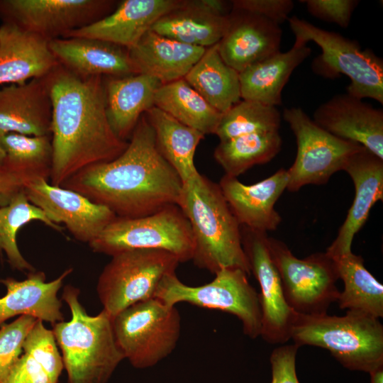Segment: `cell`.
<instances>
[{"mask_svg": "<svg viewBox=\"0 0 383 383\" xmlns=\"http://www.w3.org/2000/svg\"><path fill=\"white\" fill-rule=\"evenodd\" d=\"M61 187L107 207L116 217L137 218L177 204L183 183L159 152L143 114L118 157L84 168Z\"/></svg>", "mask_w": 383, "mask_h": 383, "instance_id": "cell-1", "label": "cell"}, {"mask_svg": "<svg viewBox=\"0 0 383 383\" xmlns=\"http://www.w3.org/2000/svg\"><path fill=\"white\" fill-rule=\"evenodd\" d=\"M52 99L50 184L61 187L84 168L118 157L128 141L106 115L104 77H81L60 63L48 75Z\"/></svg>", "mask_w": 383, "mask_h": 383, "instance_id": "cell-2", "label": "cell"}, {"mask_svg": "<svg viewBox=\"0 0 383 383\" xmlns=\"http://www.w3.org/2000/svg\"><path fill=\"white\" fill-rule=\"evenodd\" d=\"M187 217L194 237V265L216 274L239 268L250 275L240 225L218 184L199 173L183 184L177 204Z\"/></svg>", "mask_w": 383, "mask_h": 383, "instance_id": "cell-3", "label": "cell"}, {"mask_svg": "<svg viewBox=\"0 0 383 383\" xmlns=\"http://www.w3.org/2000/svg\"><path fill=\"white\" fill-rule=\"evenodd\" d=\"M80 291L68 284L62 299L68 305L71 319L52 326L62 353L68 383H106L123 360L113 328V318L104 309L89 315L79 301Z\"/></svg>", "mask_w": 383, "mask_h": 383, "instance_id": "cell-4", "label": "cell"}, {"mask_svg": "<svg viewBox=\"0 0 383 383\" xmlns=\"http://www.w3.org/2000/svg\"><path fill=\"white\" fill-rule=\"evenodd\" d=\"M291 339L299 347L328 350L344 367L370 372L383 365V326L379 318L348 310L345 315L296 314Z\"/></svg>", "mask_w": 383, "mask_h": 383, "instance_id": "cell-5", "label": "cell"}, {"mask_svg": "<svg viewBox=\"0 0 383 383\" xmlns=\"http://www.w3.org/2000/svg\"><path fill=\"white\" fill-rule=\"evenodd\" d=\"M295 40L313 41L321 49L311 69L316 74L335 79L341 74L350 80L347 93L359 99L370 98L383 104V61L370 49L343 35L320 28L293 16L288 19Z\"/></svg>", "mask_w": 383, "mask_h": 383, "instance_id": "cell-6", "label": "cell"}, {"mask_svg": "<svg viewBox=\"0 0 383 383\" xmlns=\"http://www.w3.org/2000/svg\"><path fill=\"white\" fill-rule=\"evenodd\" d=\"M89 245L94 252L110 256L133 250H162L180 262L192 260L194 250L190 224L177 204L142 217H116Z\"/></svg>", "mask_w": 383, "mask_h": 383, "instance_id": "cell-7", "label": "cell"}, {"mask_svg": "<svg viewBox=\"0 0 383 383\" xmlns=\"http://www.w3.org/2000/svg\"><path fill=\"white\" fill-rule=\"evenodd\" d=\"M204 285L183 283L175 272L165 275L155 294L168 306L180 302L220 310L235 316L242 323L243 333L255 339L260 335L262 311L260 295L250 284L245 272L239 268H223Z\"/></svg>", "mask_w": 383, "mask_h": 383, "instance_id": "cell-8", "label": "cell"}, {"mask_svg": "<svg viewBox=\"0 0 383 383\" xmlns=\"http://www.w3.org/2000/svg\"><path fill=\"white\" fill-rule=\"evenodd\" d=\"M115 338L124 358L135 368L152 367L174 350L181 317L176 306L157 298L133 304L113 318Z\"/></svg>", "mask_w": 383, "mask_h": 383, "instance_id": "cell-9", "label": "cell"}, {"mask_svg": "<svg viewBox=\"0 0 383 383\" xmlns=\"http://www.w3.org/2000/svg\"><path fill=\"white\" fill-rule=\"evenodd\" d=\"M100 274L96 292L104 310L112 318L136 303L154 298L162 278L180 263L172 253L139 249L111 256Z\"/></svg>", "mask_w": 383, "mask_h": 383, "instance_id": "cell-10", "label": "cell"}, {"mask_svg": "<svg viewBox=\"0 0 383 383\" xmlns=\"http://www.w3.org/2000/svg\"><path fill=\"white\" fill-rule=\"evenodd\" d=\"M268 244L289 306L298 314L327 313L340 294L336 286L339 278L331 257L316 252L299 259L278 239L268 237Z\"/></svg>", "mask_w": 383, "mask_h": 383, "instance_id": "cell-11", "label": "cell"}, {"mask_svg": "<svg viewBox=\"0 0 383 383\" xmlns=\"http://www.w3.org/2000/svg\"><path fill=\"white\" fill-rule=\"evenodd\" d=\"M283 118L296 140L297 152L287 170V189L297 192L308 184H323L343 170L349 157L363 146L339 138L318 126L301 108H287Z\"/></svg>", "mask_w": 383, "mask_h": 383, "instance_id": "cell-12", "label": "cell"}, {"mask_svg": "<svg viewBox=\"0 0 383 383\" xmlns=\"http://www.w3.org/2000/svg\"><path fill=\"white\" fill-rule=\"evenodd\" d=\"M117 5L112 0H0V19L50 41L101 20Z\"/></svg>", "mask_w": 383, "mask_h": 383, "instance_id": "cell-13", "label": "cell"}, {"mask_svg": "<svg viewBox=\"0 0 383 383\" xmlns=\"http://www.w3.org/2000/svg\"><path fill=\"white\" fill-rule=\"evenodd\" d=\"M243 227V249L251 273L261 291L259 294L262 311L260 336L271 344L285 343L291 339L297 313L285 300L280 277L270 255L267 233Z\"/></svg>", "mask_w": 383, "mask_h": 383, "instance_id": "cell-14", "label": "cell"}, {"mask_svg": "<svg viewBox=\"0 0 383 383\" xmlns=\"http://www.w3.org/2000/svg\"><path fill=\"white\" fill-rule=\"evenodd\" d=\"M23 191L29 201L42 209L55 223H65L77 240L89 244L116 216L74 191L53 186L44 179L27 183Z\"/></svg>", "mask_w": 383, "mask_h": 383, "instance_id": "cell-15", "label": "cell"}, {"mask_svg": "<svg viewBox=\"0 0 383 383\" xmlns=\"http://www.w3.org/2000/svg\"><path fill=\"white\" fill-rule=\"evenodd\" d=\"M313 121L331 134L365 147L383 159V111L348 93L321 104Z\"/></svg>", "mask_w": 383, "mask_h": 383, "instance_id": "cell-16", "label": "cell"}, {"mask_svg": "<svg viewBox=\"0 0 383 383\" xmlns=\"http://www.w3.org/2000/svg\"><path fill=\"white\" fill-rule=\"evenodd\" d=\"M279 24L254 13L232 8L226 33L218 43L223 60L238 73L280 51Z\"/></svg>", "mask_w": 383, "mask_h": 383, "instance_id": "cell-17", "label": "cell"}, {"mask_svg": "<svg viewBox=\"0 0 383 383\" xmlns=\"http://www.w3.org/2000/svg\"><path fill=\"white\" fill-rule=\"evenodd\" d=\"M287 184V170L284 168L253 184H245L226 174L218 183L240 225L263 233L276 230L281 223L274 205Z\"/></svg>", "mask_w": 383, "mask_h": 383, "instance_id": "cell-18", "label": "cell"}, {"mask_svg": "<svg viewBox=\"0 0 383 383\" xmlns=\"http://www.w3.org/2000/svg\"><path fill=\"white\" fill-rule=\"evenodd\" d=\"M182 3V0H124L104 18L63 38L96 39L130 50L158 19Z\"/></svg>", "mask_w": 383, "mask_h": 383, "instance_id": "cell-19", "label": "cell"}, {"mask_svg": "<svg viewBox=\"0 0 383 383\" xmlns=\"http://www.w3.org/2000/svg\"><path fill=\"white\" fill-rule=\"evenodd\" d=\"M343 170L353 182L355 197L337 237L326 250L330 256L352 252L355 234L365 225L372 207L383 200V159L362 147L349 157Z\"/></svg>", "mask_w": 383, "mask_h": 383, "instance_id": "cell-20", "label": "cell"}, {"mask_svg": "<svg viewBox=\"0 0 383 383\" xmlns=\"http://www.w3.org/2000/svg\"><path fill=\"white\" fill-rule=\"evenodd\" d=\"M48 75L0 88V135L11 133L51 135L52 99Z\"/></svg>", "mask_w": 383, "mask_h": 383, "instance_id": "cell-21", "label": "cell"}, {"mask_svg": "<svg viewBox=\"0 0 383 383\" xmlns=\"http://www.w3.org/2000/svg\"><path fill=\"white\" fill-rule=\"evenodd\" d=\"M228 3L182 0L180 6L158 19L151 30L184 44L209 48L218 43L229 24Z\"/></svg>", "mask_w": 383, "mask_h": 383, "instance_id": "cell-22", "label": "cell"}, {"mask_svg": "<svg viewBox=\"0 0 383 383\" xmlns=\"http://www.w3.org/2000/svg\"><path fill=\"white\" fill-rule=\"evenodd\" d=\"M58 63L46 39L14 23L0 26V87L47 76Z\"/></svg>", "mask_w": 383, "mask_h": 383, "instance_id": "cell-23", "label": "cell"}, {"mask_svg": "<svg viewBox=\"0 0 383 383\" xmlns=\"http://www.w3.org/2000/svg\"><path fill=\"white\" fill-rule=\"evenodd\" d=\"M57 62L81 77H125L138 74L128 50L96 39L60 38L49 41Z\"/></svg>", "mask_w": 383, "mask_h": 383, "instance_id": "cell-24", "label": "cell"}, {"mask_svg": "<svg viewBox=\"0 0 383 383\" xmlns=\"http://www.w3.org/2000/svg\"><path fill=\"white\" fill-rule=\"evenodd\" d=\"M72 270L70 267L48 282L45 273L36 270L28 272L22 281L11 277L0 279V284L6 288V294L0 298V327L16 316H30L52 325L64 321L62 304L57 293Z\"/></svg>", "mask_w": 383, "mask_h": 383, "instance_id": "cell-25", "label": "cell"}, {"mask_svg": "<svg viewBox=\"0 0 383 383\" xmlns=\"http://www.w3.org/2000/svg\"><path fill=\"white\" fill-rule=\"evenodd\" d=\"M104 80L109 124L119 138L128 141L142 115L155 106L162 84L145 74L104 77Z\"/></svg>", "mask_w": 383, "mask_h": 383, "instance_id": "cell-26", "label": "cell"}, {"mask_svg": "<svg viewBox=\"0 0 383 383\" xmlns=\"http://www.w3.org/2000/svg\"><path fill=\"white\" fill-rule=\"evenodd\" d=\"M205 50L150 30L128 52L138 74L150 75L165 84L184 78Z\"/></svg>", "mask_w": 383, "mask_h": 383, "instance_id": "cell-27", "label": "cell"}, {"mask_svg": "<svg viewBox=\"0 0 383 383\" xmlns=\"http://www.w3.org/2000/svg\"><path fill=\"white\" fill-rule=\"evenodd\" d=\"M306 45L295 40L289 50L279 51L239 72L241 99L280 106L283 88L292 73L311 53Z\"/></svg>", "mask_w": 383, "mask_h": 383, "instance_id": "cell-28", "label": "cell"}, {"mask_svg": "<svg viewBox=\"0 0 383 383\" xmlns=\"http://www.w3.org/2000/svg\"><path fill=\"white\" fill-rule=\"evenodd\" d=\"M63 368L52 331L38 319L5 383H57Z\"/></svg>", "mask_w": 383, "mask_h": 383, "instance_id": "cell-29", "label": "cell"}, {"mask_svg": "<svg viewBox=\"0 0 383 383\" xmlns=\"http://www.w3.org/2000/svg\"><path fill=\"white\" fill-rule=\"evenodd\" d=\"M144 114L154 130L159 152L177 172L182 183L197 175L199 172L194 165V155L204 135L155 106Z\"/></svg>", "mask_w": 383, "mask_h": 383, "instance_id": "cell-30", "label": "cell"}, {"mask_svg": "<svg viewBox=\"0 0 383 383\" xmlns=\"http://www.w3.org/2000/svg\"><path fill=\"white\" fill-rule=\"evenodd\" d=\"M184 79L221 113L241 99L239 73L223 60L218 43L206 48Z\"/></svg>", "mask_w": 383, "mask_h": 383, "instance_id": "cell-31", "label": "cell"}, {"mask_svg": "<svg viewBox=\"0 0 383 383\" xmlns=\"http://www.w3.org/2000/svg\"><path fill=\"white\" fill-rule=\"evenodd\" d=\"M331 257L344 284L339 307L382 318L383 285L366 269L363 258L353 252Z\"/></svg>", "mask_w": 383, "mask_h": 383, "instance_id": "cell-32", "label": "cell"}, {"mask_svg": "<svg viewBox=\"0 0 383 383\" xmlns=\"http://www.w3.org/2000/svg\"><path fill=\"white\" fill-rule=\"evenodd\" d=\"M155 106L204 135L214 134L222 114L184 78L162 84L155 93Z\"/></svg>", "mask_w": 383, "mask_h": 383, "instance_id": "cell-33", "label": "cell"}, {"mask_svg": "<svg viewBox=\"0 0 383 383\" xmlns=\"http://www.w3.org/2000/svg\"><path fill=\"white\" fill-rule=\"evenodd\" d=\"M6 156L1 167L21 177L26 184L37 179L49 180L52 165L51 135L18 133L0 135Z\"/></svg>", "mask_w": 383, "mask_h": 383, "instance_id": "cell-34", "label": "cell"}, {"mask_svg": "<svg viewBox=\"0 0 383 383\" xmlns=\"http://www.w3.org/2000/svg\"><path fill=\"white\" fill-rule=\"evenodd\" d=\"M279 131L255 133L220 141L213 157L225 174L238 177L252 167L269 162L280 151Z\"/></svg>", "mask_w": 383, "mask_h": 383, "instance_id": "cell-35", "label": "cell"}, {"mask_svg": "<svg viewBox=\"0 0 383 383\" xmlns=\"http://www.w3.org/2000/svg\"><path fill=\"white\" fill-rule=\"evenodd\" d=\"M33 221H39L57 231L63 228L53 223L46 213L31 204L23 189L16 193L9 202L0 207V254L4 252L13 269L20 272L35 271L21 253L16 235L21 227Z\"/></svg>", "mask_w": 383, "mask_h": 383, "instance_id": "cell-36", "label": "cell"}, {"mask_svg": "<svg viewBox=\"0 0 383 383\" xmlns=\"http://www.w3.org/2000/svg\"><path fill=\"white\" fill-rule=\"evenodd\" d=\"M281 115L274 106L252 100H240L221 114L214 134L220 141L240 135L279 131Z\"/></svg>", "mask_w": 383, "mask_h": 383, "instance_id": "cell-37", "label": "cell"}, {"mask_svg": "<svg viewBox=\"0 0 383 383\" xmlns=\"http://www.w3.org/2000/svg\"><path fill=\"white\" fill-rule=\"evenodd\" d=\"M37 320L23 315L0 327V383H5L11 368L23 353L24 341Z\"/></svg>", "mask_w": 383, "mask_h": 383, "instance_id": "cell-38", "label": "cell"}, {"mask_svg": "<svg viewBox=\"0 0 383 383\" xmlns=\"http://www.w3.org/2000/svg\"><path fill=\"white\" fill-rule=\"evenodd\" d=\"M300 2L306 4L311 16L344 28L349 26L353 13L359 4L357 0H305Z\"/></svg>", "mask_w": 383, "mask_h": 383, "instance_id": "cell-39", "label": "cell"}, {"mask_svg": "<svg viewBox=\"0 0 383 383\" xmlns=\"http://www.w3.org/2000/svg\"><path fill=\"white\" fill-rule=\"evenodd\" d=\"M232 8L260 15L279 25L289 19L294 4L291 0H234Z\"/></svg>", "mask_w": 383, "mask_h": 383, "instance_id": "cell-40", "label": "cell"}, {"mask_svg": "<svg viewBox=\"0 0 383 383\" xmlns=\"http://www.w3.org/2000/svg\"><path fill=\"white\" fill-rule=\"evenodd\" d=\"M299 348L294 343L273 350L270 355L271 383H300L296 372V355Z\"/></svg>", "mask_w": 383, "mask_h": 383, "instance_id": "cell-41", "label": "cell"}, {"mask_svg": "<svg viewBox=\"0 0 383 383\" xmlns=\"http://www.w3.org/2000/svg\"><path fill=\"white\" fill-rule=\"evenodd\" d=\"M25 185L23 179L0 167V207L6 205Z\"/></svg>", "mask_w": 383, "mask_h": 383, "instance_id": "cell-42", "label": "cell"}, {"mask_svg": "<svg viewBox=\"0 0 383 383\" xmlns=\"http://www.w3.org/2000/svg\"><path fill=\"white\" fill-rule=\"evenodd\" d=\"M370 383H383V365L369 372Z\"/></svg>", "mask_w": 383, "mask_h": 383, "instance_id": "cell-43", "label": "cell"}, {"mask_svg": "<svg viewBox=\"0 0 383 383\" xmlns=\"http://www.w3.org/2000/svg\"><path fill=\"white\" fill-rule=\"evenodd\" d=\"M5 156H6L5 152H4V149L2 148V147L0 145V167L3 165V162H4V159H5Z\"/></svg>", "mask_w": 383, "mask_h": 383, "instance_id": "cell-44", "label": "cell"}]
</instances>
